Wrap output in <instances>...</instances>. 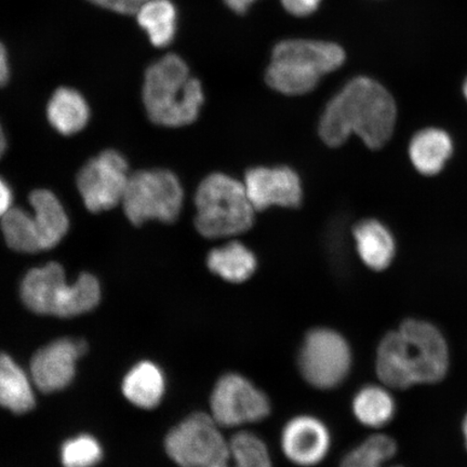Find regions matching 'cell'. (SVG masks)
I'll return each mask as SVG.
<instances>
[{
  "label": "cell",
  "mask_w": 467,
  "mask_h": 467,
  "mask_svg": "<svg viewBox=\"0 0 467 467\" xmlns=\"http://www.w3.org/2000/svg\"><path fill=\"white\" fill-rule=\"evenodd\" d=\"M396 116L394 99L382 85L368 78H354L327 104L319 136L337 148L356 134L368 148L379 150L392 137Z\"/></svg>",
  "instance_id": "1"
},
{
  "label": "cell",
  "mask_w": 467,
  "mask_h": 467,
  "mask_svg": "<svg viewBox=\"0 0 467 467\" xmlns=\"http://www.w3.org/2000/svg\"><path fill=\"white\" fill-rule=\"evenodd\" d=\"M448 367L445 338L436 327L422 320H405L382 338L377 350V376L390 389L440 382Z\"/></svg>",
  "instance_id": "2"
},
{
  "label": "cell",
  "mask_w": 467,
  "mask_h": 467,
  "mask_svg": "<svg viewBox=\"0 0 467 467\" xmlns=\"http://www.w3.org/2000/svg\"><path fill=\"white\" fill-rule=\"evenodd\" d=\"M143 102L154 124L175 128L198 119L204 96L201 81L192 78L183 58L171 54L146 69Z\"/></svg>",
  "instance_id": "3"
},
{
  "label": "cell",
  "mask_w": 467,
  "mask_h": 467,
  "mask_svg": "<svg viewBox=\"0 0 467 467\" xmlns=\"http://www.w3.org/2000/svg\"><path fill=\"white\" fill-rule=\"evenodd\" d=\"M346 54L334 43L308 39H289L273 50L265 79L268 86L285 96L311 92L323 76L337 71Z\"/></svg>",
  "instance_id": "4"
},
{
  "label": "cell",
  "mask_w": 467,
  "mask_h": 467,
  "mask_svg": "<svg viewBox=\"0 0 467 467\" xmlns=\"http://www.w3.org/2000/svg\"><path fill=\"white\" fill-rule=\"evenodd\" d=\"M21 296L31 311L57 317H73L91 311L101 297L100 284L90 274H81L73 285L57 263L34 268L21 285Z\"/></svg>",
  "instance_id": "5"
},
{
  "label": "cell",
  "mask_w": 467,
  "mask_h": 467,
  "mask_svg": "<svg viewBox=\"0 0 467 467\" xmlns=\"http://www.w3.org/2000/svg\"><path fill=\"white\" fill-rule=\"evenodd\" d=\"M195 226L210 239L226 238L246 233L254 223L255 209L244 182L223 173L202 180L195 195Z\"/></svg>",
  "instance_id": "6"
},
{
  "label": "cell",
  "mask_w": 467,
  "mask_h": 467,
  "mask_svg": "<svg viewBox=\"0 0 467 467\" xmlns=\"http://www.w3.org/2000/svg\"><path fill=\"white\" fill-rule=\"evenodd\" d=\"M183 198L177 175L156 169L130 175L121 202L128 220L134 225L149 220L172 223L179 218Z\"/></svg>",
  "instance_id": "7"
},
{
  "label": "cell",
  "mask_w": 467,
  "mask_h": 467,
  "mask_svg": "<svg viewBox=\"0 0 467 467\" xmlns=\"http://www.w3.org/2000/svg\"><path fill=\"white\" fill-rule=\"evenodd\" d=\"M297 366L303 379L317 389H332L346 381L352 367V350L338 332L317 328L307 332Z\"/></svg>",
  "instance_id": "8"
},
{
  "label": "cell",
  "mask_w": 467,
  "mask_h": 467,
  "mask_svg": "<svg viewBox=\"0 0 467 467\" xmlns=\"http://www.w3.org/2000/svg\"><path fill=\"white\" fill-rule=\"evenodd\" d=\"M166 451L180 467H210L229 452V440L210 413L191 414L166 437Z\"/></svg>",
  "instance_id": "9"
},
{
  "label": "cell",
  "mask_w": 467,
  "mask_h": 467,
  "mask_svg": "<svg viewBox=\"0 0 467 467\" xmlns=\"http://www.w3.org/2000/svg\"><path fill=\"white\" fill-rule=\"evenodd\" d=\"M271 402L265 392L238 373L222 376L210 396V414L222 429H238L270 416Z\"/></svg>",
  "instance_id": "10"
},
{
  "label": "cell",
  "mask_w": 467,
  "mask_h": 467,
  "mask_svg": "<svg viewBox=\"0 0 467 467\" xmlns=\"http://www.w3.org/2000/svg\"><path fill=\"white\" fill-rule=\"evenodd\" d=\"M128 163L113 150L88 161L78 175V186L88 210L100 213L112 209L124 198L128 182Z\"/></svg>",
  "instance_id": "11"
},
{
  "label": "cell",
  "mask_w": 467,
  "mask_h": 467,
  "mask_svg": "<svg viewBox=\"0 0 467 467\" xmlns=\"http://www.w3.org/2000/svg\"><path fill=\"white\" fill-rule=\"evenodd\" d=\"M244 185L255 212L275 206L297 208L303 200L301 179L289 167L250 169Z\"/></svg>",
  "instance_id": "12"
},
{
  "label": "cell",
  "mask_w": 467,
  "mask_h": 467,
  "mask_svg": "<svg viewBox=\"0 0 467 467\" xmlns=\"http://www.w3.org/2000/svg\"><path fill=\"white\" fill-rule=\"evenodd\" d=\"M87 352L83 340L62 338L39 349L31 361L33 382L44 393L66 389L73 381L76 361Z\"/></svg>",
  "instance_id": "13"
},
{
  "label": "cell",
  "mask_w": 467,
  "mask_h": 467,
  "mask_svg": "<svg viewBox=\"0 0 467 467\" xmlns=\"http://www.w3.org/2000/svg\"><path fill=\"white\" fill-rule=\"evenodd\" d=\"M280 446L291 463L301 467L318 465L330 451V431L319 419L303 414L285 423Z\"/></svg>",
  "instance_id": "14"
},
{
  "label": "cell",
  "mask_w": 467,
  "mask_h": 467,
  "mask_svg": "<svg viewBox=\"0 0 467 467\" xmlns=\"http://www.w3.org/2000/svg\"><path fill=\"white\" fill-rule=\"evenodd\" d=\"M34 209L33 222L42 251L57 246L67 235L68 219L57 198L47 190L34 191L29 195Z\"/></svg>",
  "instance_id": "15"
},
{
  "label": "cell",
  "mask_w": 467,
  "mask_h": 467,
  "mask_svg": "<svg viewBox=\"0 0 467 467\" xmlns=\"http://www.w3.org/2000/svg\"><path fill=\"white\" fill-rule=\"evenodd\" d=\"M353 236L361 261L373 271H383L392 263L395 242L392 234L377 220H365L354 227Z\"/></svg>",
  "instance_id": "16"
},
{
  "label": "cell",
  "mask_w": 467,
  "mask_h": 467,
  "mask_svg": "<svg viewBox=\"0 0 467 467\" xmlns=\"http://www.w3.org/2000/svg\"><path fill=\"white\" fill-rule=\"evenodd\" d=\"M52 127L64 136L83 130L89 120V108L83 96L71 88H58L47 108Z\"/></svg>",
  "instance_id": "17"
},
{
  "label": "cell",
  "mask_w": 467,
  "mask_h": 467,
  "mask_svg": "<svg viewBox=\"0 0 467 467\" xmlns=\"http://www.w3.org/2000/svg\"><path fill=\"white\" fill-rule=\"evenodd\" d=\"M166 381L160 367L143 361L133 367L122 382V393L134 406L151 409L159 406L165 394Z\"/></svg>",
  "instance_id": "18"
},
{
  "label": "cell",
  "mask_w": 467,
  "mask_h": 467,
  "mask_svg": "<svg viewBox=\"0 0 467 467\" xmlns=\"http://www.w3.org/2000/svg\"><path fill=\"white\" fill-rule=\"evenodd\" d=\"M452 153V141L448 133L430 128L413 137L409 155L419 172L434 175L441 171Z\"/></svg>",
  "instance_id": "19"
},
{
  "label": "cell",
  "mask_w": 467,
  "mask_h": 467,
  "mask_svg": "<svg viewBox=\"0 0 467 467\" xmlns=\"http://www.w3.org/2000/svg\"><path fill=\"white\" fill-rule=\"evenodd\" d=\"M209 270L232 284H242L254 275L258 262L253 251L239 242L210 251L207 258Z\"/></svg>",
  "instance_id": "20"
},
{
  "label": "cell",
  "mask_w": 467,
  "mask_h": 467,
  "mask_svg": "<svg viewBox=\"0 0 467 467\" xmlns=\"http://www.w3.org/2000/svg\"><path fill=\"white\" fill-rule=\"evenodd\" d=\"M35 406L31 381L26 373L7 354H0V407L17 414Z\"/></svg>",
  "instance_id": "21"
},
{
  "label": "cell",
  "mask_w": 467,
  "mask_h": 467,
  "mask_svg": "<svg viewBox=\"0 0 467 467\" xmlns=\"http://www.w3.org/2000/svg\"><path fill=\"white\" fill-rule=\"evenodd\" d=\"M137 21L151 45L163 48L172 43L177 31V9L171 0H145L140 5Z\"/></svg>",
  "instance_id": "22"
},
{
  "label": "cell",
  "mask_w": 467,
  "mask_h": 467,
  "mask_svg": "<svg viewBox=\"0 0 467 467\" xmlns=\"http://www.w3.org/2000/svg\"><path fill=\"white\" fill-rule=\"evenodd\" d=\"M353 413L358 421L367 428L379 429L389 424L395 416L394 397L381 385H367L354 396Z\"/></svg>",
  "instance_id": "23"
},
{
  "label": "cell",
  "mask_w": 467,
  "mask_h": 467,
  "mask_svg": "<svg viewBox=\"0 0 467 467\" xmlns=\"http://www.w3.org/2000/svg\"><path fill=\"white\" fill-rule=\"evenodd\" d=\"M210 467H273L265 442L248 431H239L229 440V452L219 464Z\"/></svg>",
  "instance_id": "24"
},
{
  "label": "cell",
  "mask_w": 467,
  "mask_h": 467,
  "mask_svg": "<svg viewBox=\"0 0 467 467\" xmlns=\"http://www.w3.org/2000/svg\"><path fill=\"white\" fill-rule=\"evenodd\" d=\"M396 452L393 438L383 434L372 435L350 451L343 458L340 467H402L388 465Z\"/></svg>",
  "instance_id": "25"
},
{
  "label": "cell",
  "mask_w": 467,
  "mask_h": 467,
  "mask_svg": "<svg viewBox=\"0 0 467 467\" xmlns=\"http://www.w3.org/2000/svg\"><path fill=\"white\" fill-rule=\"evenodd\" d=\"M5 243L17 253L35 254L42 251L35 231L33 215L21 208H11L2 218Z\"/></svg>",
  "instance_id": "26"
},
{
  "label": "cell",
  "mask_w": 467,
  "mask_h": 467,
  "mask_svg": "<svg viewBox=\"0 0 467 467\" xmlns=\"http://www.w3.org/2000/svg\"><path fill=\"white\" fill-rule=\"evenodd\" d=\"M102 448L96 438L80 435L64 442L61 461L64 467H93L102 459Z\"/></svg>",
  "instance_id": "27"
},
{
  "label": "cell",
  "mask_w": 467,
  "mask_h": 467,
  "mask_svg": "<svg viewBox=\"0 0 467 467\" xmlns=\"http://www.w3.org/2000/svg\"><path fill=\"white\" fill-rule=\"evenodd\" d=\"M92 4L120 15H136L145 0H89Z\"/></svg>",
  "instance_id": "28"
},
{
  "label": "cell",
  "mask_w": 467,
  "mask_h": 467,
  "mask_svg": "<svg viewBox=\"0 0 467 467\" xmlns=\"http://www.w3.org/2000/svg\"><path fill=\"white\" fill-rule=\"evenodd\" d=\"M280 2L290 15L306 16L318 9L321 0H280Z\"/></svg>",
  "instance_id": "29"
},
{
  "label": "cell",
  "mask_w": 467,
  "mask_h": 467,
  "mask_svg": "<svg viewBox=\"0 0 467 467\" xmlns=\"http://www.w3.org/2000/svg\"><path fill=\"white\" fill-rule=\"evenodd\" d=\"M11 204H13V192L7 183L0 179V218L9 212Z\"/></svg>",
  "instance_id": "30"
},
{
  "label": "cell",
  "mask_w": 467,
  "mask_h": 467,
  "mask_svg": "<svg viewBox=\"0 0 467 467\" xmlns=\"http://www.w3.org/2000/svg\"><path fill=\"white\" fill-rule=\"evenodd\" d=\"M10 75L9 58L7 49L2 42H0V87L8 83Z\"/></svg>",
  "instance_id": "31"
},
{
  "label": "cell",
  "mask_w": 467,
  "mask_h": 467,
  "mask_svg": "<svg viewBox=\"0 0 467 467\" xmlns=\"http://www.w3.org/2000/svg\"><path fill=\"white\" fill-rule=\"evenodd\" d=\"M227 7L234 11V13L243 15L246 13L250 5H253L255 0H224Z\"/></svg>",
  "instance_id": "32"
},
{
  "label": "cell",
  "mask_w": 467,
  "mask_h": 467,
  "mask_svg": "<svg viewBox=\"0 0 467 467\" xmlns=\"http://www.w3.org/2000/svg\"><path fill=\"white\" fill-rule=\"evenodd\" d=\"M5 146H7V143H5V137L3 131V128L0 126V159H2V156L5 153Z\"/></svg>",
  "instance_id": "33"
},
{
  "label": "cell",
  "mask_w": 467,
  "mask_h": 467,
  "mask_svg": "<svg viewBox=\"0 0 467 467\" xmlns=\"http://www.w3.org/2000/svg\"><path fill=\"white\" fill-rule=\"evenodd\" d=\"M463 434L465 437V443H466V448H467V414H466V417H465L464 422H463Z\"/></svg>",
  "instance_id": "34"
},
{
  "label": "cell",
  "mask_w": 467,
  "mask_h": 467,
  "mask_svg": "<svg viewBox=\"0 0 467 467\" xmlns=\"http://www.w3.org/2000/svg\"><path fill=\"white\" fill-rule=\"evenodd\" d=\"M463 92H464V96H465L466 100H467V78H466L464 86H463Z\"/></svg>",
  "instance_id": "35"
}]
</instances>
